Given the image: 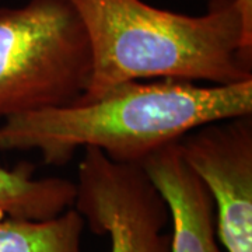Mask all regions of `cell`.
Wrapping results in <instances>:
<instances>
[{"label":"cell","mask_w":252,"mask_h":252,"mask_svg":"<svg viewBox=\"0 0 252 252\" xmlns=\"http://www.w3.org/2000/svg\"><path fill=\"white\" fill-rule=\"evenodd\" d=\"M252 115V79L200 86L181 79L119 84L94 99L27 112L0 125V150H36L46 164L67 162L77 149L140 164L207 122Z\"/></svg>","instance_id":"obj_1"},{"label":"cell","mask_w":252,"mask_h":252,"mask_svg":"<svg viewBox=\"0 0 252 252\" xmlns=\"http://www.w3.org/2000/svg\"><path fill=\"white\" fill-rule=\"evenodd\" d=\"M69 1L91 48L90 81L80 99L98 98L135 80L233 84L252 79V42L235 0H210L202 16L158 9L143 0Z\"/></svg>","instance_id":"obj_2"},{"label":"cell","mask_w":252,"mask_h":252,"mask_svg":"<svg viewBox=\"0 0 252 252\" xmlns=\"http://www.w3.org/2000/svg\"><path fill=\"white\" fill-rule=\"evenodd\" d=\"M90 76L89 35L69 0L0 7V119L76 102Z\"/></svg>","instance_id":"obj_3"},{"label":"cell","mask_w":252,"mask_h":252,"mask_svg":"<svg viewBox=\"0 0 252 252\" xmlns=\"http://www.w3.org/2000/svg\"><path fill=\"white\" fill-rule=\"evenodd\" d=\"M74 184L73 207L94 234L108 235L109 252H170V210L139 164L86 147Z\"/></svg>","instance_id":"obj_4"},{"label":"cell","mask_w":252,"mask_h":252,"mask_svg":"<svg viewBox=\"0 0 252 252\" xmlns=\"http://www.w3.org/2000/svg\"><path fill=\"white\" fill-rule=\"evenodd\" d=\"M209 190L225 252H252V117L207 122L178 140Z\"/></svg>","instance_id":"obj_5"},{"label":"cell","mask_w":252,"mask_h":252,"mask_svg":"<svg viewBox=\"0 0 252 252\" xmlns=\"http://www.w3.org/2000/svg\"><path fill=\"white\" fill-rule=\"evenodd\" d=\"M139 165L170 210V252H224L219 245L212 196L185 162L178 142L156 150Z\"/></svg>","instance_id":"obj_6"},{"label":"cell","mask_w":252,"mask_h":252,"mask_svg":"<svg viewBox=\"0 0 252 252\" xmlns=\"http://www.w3.org/2000/svg\"><path fill=\"white\" fill-rule=\"evenodd\" d=\"M34 165L0 167V217L45 220L73 207L76 184L59 177H34Z\"/></svg>","instance_id":"obj_7"},{"label":"cell","mask_w":252,"mask_h":252,"mask_svg":"<svg viewBox=\"0 0 252 252\" xmlns=\"http://www.w3.org/2000/svg\"><path fill=\"white\" fill-rule=\"evenodd\" d=\"M84 227L74 207L45 220L0 217V252H83Z\"/></svg>","instance_id":"obj_8"},{"label":"cell","mask_w":252,"mask_h":252,"mask_svg":"<svg viewBox=\"0 0 252 252\" xmlns=\"http://www.w3.org/2000/svg\"><path fill=\"white\" fill-rule=\"evenodd\" d=\"M243 18L245 36L252 42V0H235Z\"/></svg>","instance_id":"obj_9"}]
</instances>
